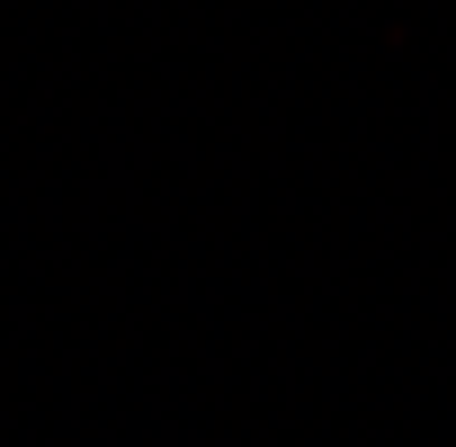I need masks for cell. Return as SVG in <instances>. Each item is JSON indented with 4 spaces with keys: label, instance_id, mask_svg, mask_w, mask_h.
I'll use <instances>...</instances> for the list:
<instances>
[]
</instances>
